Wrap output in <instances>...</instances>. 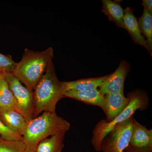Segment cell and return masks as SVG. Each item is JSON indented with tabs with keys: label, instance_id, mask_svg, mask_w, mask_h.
Returning a JSON list of instances; mask_svg holds the SVG:
<instances>
[{
	"label": "cell",
	"instance_id": "6da1fadb",
	"mask_svg": "<svg viewBox=\"0 0 152 152\" xmlns=\"http://www.w3.org/2000/svg\"><path fill=\"white\" fill-rule=\"evenodd\" d=\"M53 57L52 47L40 52L25 49L21 60L17 63L12 73L28 89L34 91Z\"/></svg>",
	"mask_w": 152,
	"mask_h": 152
},
{
	"label": "cell",
	"instance_id": "7a4b0ae2",
	"mask_svg": "<svg viewBox=\"0 0 152 152\" xmlns=\"http://www.w3.org/2000/svg\"><path fill=\"white\" fill-rule=\"evenodd\" d=\"M34 91V118L44 112H56L57 104L65 97L66 91L64 82L60 81L57 77L53 62L49 64Z\"/></svg>",
	"mask_w": 152,
	"mask_h": 152
},
{
	"label": "cell",
	"instance_id": "3957f363",
	"mask_svg": "<svg viewBox=\"0 0 152 152\" xmlns=\"http://www.w3.org/2000/svg\"><path fill=\"white\" fill-rule=\"evenodd\" d=\"M70 127L69 123L58 115L56 112H44L28 122L22 140L29 152L34 151L42 140L58 133L66 132Z\"/></svg>",
	"mask_w": 152,
	"mask_h": 152
},
{
	"label": "cell",
	"instance_id": "277c9868",
	"mask_svg": "<svg viewBox=\"0 0 152 152\" xmlns=\"http://www.w3.org/2000/svg\"><path fill=\"white\" fill-rule=\"evenodd\" d=\"M128 96L130 99L129 103L121 113L110 122L104 119L101 120L93 129L91 142L96 151H101V143L116 125L134 116L137 110H144L148 108L149 99L144 91L135 90L129 93Z\"/></svg>",
	"mask_w": 152,
	"mask_h": 152
},
{
	"label": "cell",
	"instance_id": "5b68a950",
	"mask_svg": "<svg viewBox=\"0 0 152 152\" xmlns=\"http://www.w3.org/2000/svg\"><path fill=\"white\" fill-rule=\"evenodd\" d=\"M5 79L16 103L17 111L28 122L34 118L35 110L34 91L28 89L11 72L4 73Z\"/></svg>",
	"mask_w": 152,
	"mask_h": 152
},
{
	"label": "cell",
	"instance_id": "8992f818",
	"mask_svg": "<svg viewBox=\"0 0 152 152\" xmlns=\"http://www.w3.org/2000/svg\"><path fill=\"white\" fill-rule=\"evenodd\" d=\"M134 116L116 125L101 143V151L124 152L129 145Z\"/></svg>",
	"mask_w": 152,
	"mask_h": 152
},
{
	"label": "cell",
	"instance_id": "52a82bcc",
	"mask_svg": "<svg viewBox=\"0 0 152 152\" xmlns=\"http://www.w3.org/2000/svg\"><path fill=\"white\" fill-rule=\"evenodd\" d=\"M130 65L124 60L121 61L114 72L103 83L99 90L104 96L108 94L121 93L124 94V85L125 79L130 70Z\"/></svg>",
	"mask_w": 152,
	"mask_h": 152
},
{
	"label": "cell",
	"instance_id": "ba28073f",
	"mask_svg": "<svg viewBox=\"0 0 152 152\" xmlns=\"http://www.w3.org/2000/svg\"><path fill=\"white\" fill-rule=\"evenodd\" d=\"M0 120L9 129L22 137L24 134L28 122L18 112L0 109Z\"/></svg>",
	"mask_w": 152,
	"mask_h": 152
},
{
	"label": "cell",
	"instance_id": "9c48e42d",
	"mask_svg": "<svg viewBox=\"0 0 152 152\" xmlns=\"http://www.w3.org/2000/svg\"><path fill=\"white\" fill-rule=\"evenodd\" d=\"M64 96L65 97L72 98L88 104L98 106L106 113L107 104L105 96L98 89L86 91L69 90L65 92Z\"/></svg>",
	"mask_w": 152,
	"mask_h": 152
},
{
	"label": "cell",
	"instance_id": "30bf717a",
	"mask_svg": "<svg viewBox=\"0 0 152 152\" xmlns=\"http://www.w3.org/2000/svg\"><path fill=\"white\" fill-rule=\"evenodd\" d=\"M107 110L105 114L107 122L112 121L129 103L130 99L129 96L125 97L124 94H108L105 95Z\"/></svg>",
	"mask_w": 152,
	"mask_h": 152
},
{
	"label": "cell",
	"instance_id": "8fae6325",
	"mask_svg": "<svg viewBox=\"0 0 152 152\" xmlns=\"http://www.w3.org/2000/svg\"><path fill=\"white\" fill-rule=\"evenodd\" d=\"M129 146L137 148H152V130L148 129L134 119Z\"/></svg>",
	"mask_w": 152,
	"mask_h": 152
},
{
	"label": "cell",
	"instance_id": "7c38bea8",
	"mask_svg": "<svg viewBox=\"0 0 152 152\" xmlns=\"http://www.w3.org/2000/svg\"><path fill=\"white\" fill-rule=\"evenodd\" d=\"M124 29L128 31L133 41L136 44L145 48L151 54L146 41L141 33L137 20L134 15L132 8L127 7L124 10Z\"/></svg>",
	"mask_w": 152,
	"mask_h": 152
},
{
	"label": "cell",
	"instance_id": "4fadbf2b",
	"mask_svg": "<svg viewBox=\"0 0 152 152\" xmlns=\"http://www.w3.org/2000/svg\"><path fill=\"white\" fill-rule=\"evenodd\" d=\"M108 75L99 77L80 79L70 82H64L66 91L69 90L86 91L99 88L109 77Z\"/></svg>",
	"mask_w": 152,
	"mask_h": 152
},
{
	"label": "cell",
	"instance_id": "5bb4252c",
	"mask_svg": "<svg viewBox=\"0 0 152 152\" xmlns=\"http://www.w3.org/2000/svg\"><path fill=\"white\" fill-rule=\"evenodd\" d=\"M102 11L108 17L110 21L117 26L125 28L124 23V10L121 5L111 0H102Z\"/></svg>",
	"mask_w": 152,
	"mask_h": 152
},
{
	"label": "cell",
	"instance_id": "9a60e30c",
	"mask_svg": "<svg viewBox=\"0 0 152 152\" xmlns=\"http://www.w3.org/2000/svg\"><path fill=\"white\" fill-rule=\"evenodd\" d=\"M65 132L58 133L40 142L37 147L35 152H61L64 146V141Z\"/></svg>",
	"mask_w": 152,
	"mask_h": 152
},
{
	"label": "cell",
	"instance_id": "2e32d148",
	"mask_svg": "<svg viewBox=\"0 0 152 152\" xmlns=\"http://www.w3.org/2000/svg\"><path fill=\"white\" fill-rule=\"evenodd\" d=\"M0 109L14 110L18 111L15 100L4 76L0 81Z\"/></svg>",
	"mask_w": 152,
	"mask_h": 152
},
{
	"label": "cell",
	"instance_id": "e0dca14e",
	"mask_svg": "<svg viewBox=\"0 0 152 152\" xmlns=\"http://www.w3.org/2000/svg\"><path fill=\"white\" fill-rule=\"evenodd\" d=\"M138 25L142 34L145 37L147 45L152 56V15L144 8L142 16L139 19Z\"/></svg>",
	"mask_w": 152,
	"mask_h": 152
},
{
	"label": "cell",
	"instance_id": "ac0fdd59",
	"mask_svg": "<svg viewBox=\"0 0 152 152\" xmlns=\"http://www.w3.org/2000/svg\"><path fill=\"white\" fill-rule=\"evenodd\" d=\"M0 152H29L22 140H7L0 137Z\"/></svg>",
	"mask_w": 152,
	"mask_h": 152
},
{
	"label": "cell",
	"instance_id": "d6986e66",
	"mask_svg": "<svg viewBox=\"0 0 152 152\" xmlns=\"http://www.w3.org/2000/svg\"><path fill=\"white\" fill-rule=\"evenodd\" d=\"M16 64L10 56L0 53V72H12Z\"/></svg>",
	"mask_w": 152,
	"mask_h": 152
},
{
	"label": "cell",
	"instance_id": "ffe728a7",
	"mask_svg": "<svg viewBox=\"0 0 152 152\" xmlns=\"http://www.w3.org/2000/svg\"><path fill=\"white\" fill-rule=\"evenodd\" d=\"M0 137L7 140H22V137L7 127L0 120Z\"/></svg>",
	"mask_w": 152,
	"mask_h": 152
},
{
	"label": "cell",
	"instance_id": "44dd1931",
	"mask_svg": "<svg viewBox=\"0 0 152 152\" xmlns=\"http://www.w3.org/2000/svg\"><path fill=\"white\" fill-rule=\"evenodd\" d=\"M142 5L144 8L146 9L152 15V0H143L142 3Z\"/></svg>",
	"mask_w": 152,
	"mask_h": 152
},
{
	"label": "cell",
	"instance_id": "7402d4cb",
	"mask_svg": "<svg viewBox=\"0 0 152 152\" xmlns=\"http://www.w3.org/2000/svg\"><path fill=\"white\" fill-rule=\"evenodd\" d=\"M131 152H152V148H137L129 146L128 147Z\"/></svg>",
	"mask_w": 152,
	"mask_h": 152
},
{
	"label": "cell",
	"instance_id": "603a6c76",
	"mask_svg": "<svg viewBox=\"0 0 152 152\" xmlns=\"http://www.w3.org/2000/svg\"><path fill=\"white\" fill-rule=\"evenodd\" d=\"M4 73L0 72V81H1V79L2 78L4 77Z\"/></svg>",
	"mask_w": 152,
	"mask_h": 152
},
{
	"label": "cell",
	"instance_id": "cb8c5ba5",
	"mask_svg": "<svg viewBox=\"0 0 152 152\" xmlns=\"http://www.w3.org/2000/svg\"><path fill=\"white\" fill-rule=\"evenodd\" d=\"M124 152H131L130 150H129V148H127L126 150H125L124 151Z\"/></svg>",
	"mask_w": 152,
	"mask_h": 152
},
{
	"label": "cell",
	"instance_id": "d4e9b609",
	"mask_svg": "<svg viewBox=\"0 0 152 152\" xmlns=\"http://www.w3.org/2000/svg\"><path fill=\"white\" fill-rule=\"evenodd\" d=\"M35 152V151H32V152Z\"/></svg>",
	"mask_w": 152,
	"mask_h": 152
}]
</instances>
